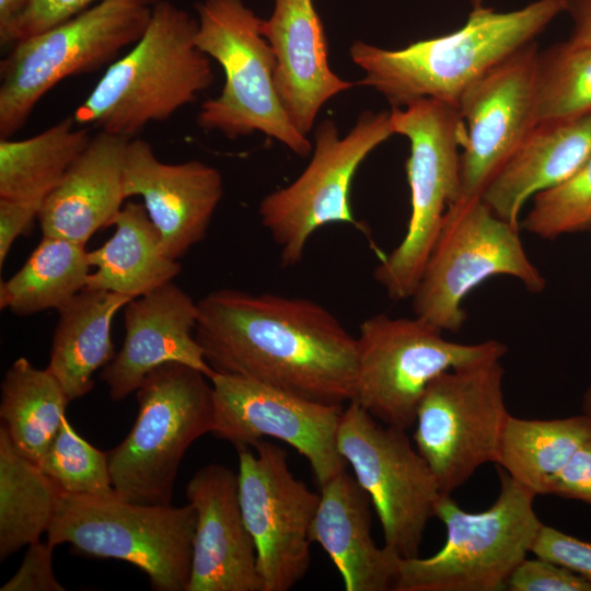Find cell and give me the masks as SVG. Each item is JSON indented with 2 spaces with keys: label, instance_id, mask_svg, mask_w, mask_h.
<instances>
[{
  "label": "cell",
  "instance_id": "6da1fadb",
  "mask_svg": "<svg viewBox=\"0 0 591 591\" xmlns=\"http://www.w3.org/2000/svg\"><path fill=\"white\" fill-rule=\"evenodd\" d=\"M197 305L195 337L215 372L322 404L352 401L357 338L320 303L225 288Z\"/></svg>",
  "mask_w": 591,
  "mask_h": 591
},
{
  "label": "cell",
  "instance_id": "7a4b0ae2",
  "mask_svg": "<svg viewBox=\"0 0 591 591\" xmlns=\"http://www.w3.org/2000/svg\"><path fill=\"white\" fill-rule=\"evenodd\" d=\"M563 12L565 0H537L508 12L479 7L462 27L445 35L399 49L356 40L349 54L364 73L358 84L375 90L392 108L420 99L457 106L468 86L533 43Z\"/></svg>",
  "mask_w": 591,
  "mask_h": 591
},
{
  "label": "cell",
  "instance_id": "3957f363",
  "mask_svg": "<svg viewBox=\"0 0 591 591\" xmlns=\"http://www.w3.org/2000/svg\"><path fill=\"white\" fill-rule=\"evenodd\" d=\"M197 30L185 10L167 0L157 3L139 40L76 109V123L131 139L194 102L215 78L210 58L196 45Z\"/></svg>",
  "mask_w": 591,
  "mask_h": 591
},
{
  "label": "cell",
  "instance_id": "277c9868",
  "mask_svg": "<svg viewBox=\"0 0 591 591\" xmlns=\"http://www.w3.org/2000/svg\"><path fill=\"white\" fill-rule=\"evenodd\" d=\"M500 489L480 512L442 494L434 517L445 528L443 546L427 558H399L394 591H500L531 552L543 523L536 497L499 467Z\"/></svg>",
  "mask_w": 591,
  "mask_h": 591
},
{
  "label": "cell",
  "instance_id": "5b68a950",
  "mask_svg": "<svg viewBox=\"0 0 591 591\" xmlns=\"http://www.w3.org/2000/svg\"><path fill=\"white\" fill-rule=\"evenodd\" d=\"M197 47L223 69L221 93L202 103L197 124L229 139L259 131L298 155L312 146L289 119L275 85V56L262 34V19L243 0H202Z\"/></svg>",
  "mask_w": 591,
  "mask_h": 591
},
{
  "label": "cell",
  "instance_id": "8992f818",
  "mask_svg": "<svg viewBox=\"0 0 591 591\" xmlns=\"http://www.w3.org/2000/svg\"><path fill=\"white\" fill-rule=\"evenodd\" d=\"M201 371L181 362L163 363L137 392L136 421L107 452L116 496L142 505H171L182 459L213 427V392Z\"/></svg>",
  "mask_w": 591,
  "mask_h": 591
},
{
  "label": "cell",
  "instance_id": "52a82bcc",
  "mask_svg": "<svg viewBox=\"0 0 591 591\" xmlns=\"http://www.w3.org/2000/svg\"><path fill=\"white\" fill-rule=\"evenodd\" d=\"M394 135L409 141L406 174L410 217L401 243L374 269V279L392 300L410 298L440 230L448 207L464 196L461 151L466 129L456 105L420 99L393 107Z\"/></svg>",
  "mask_w": 591,
  "mask_h": 591
},
{
  "label": "cell",
  "instance_id": "ba28073f",
  "mask_svg": "<svg viewBox=\"0 0 591 591\" xmlns=\"http://www.w3.org/2000/svg\"><path fill=\"white\" fill-rule=\"evenodd\" d=\"M195 524L189 502L142 505L62 491L46 533L54 547L68 543L82 555L132 564L155 591H186Z\"/></svg>",
  "mask_w": 591,
  "mask_h": 591
},
{
  "label": "cell",
  "instance_id": "9c48e42d",
  "mask_svg": "<svg viewBox=\"0 0 591 591\" xmlns=\"http://www.w3.org/2000/svg\"><path fill=\"white\" fill-rule=\"evenodd\" d=\"M495 276L518 279L540 293L546 281L522 244L519 225L497 216L480 196L451 204L412 294L413 309L442 332L457 333L466 321L467 294Z\"/></svg>",
  "mask_w": 591,
  "mask_h": 591
},
{
  "label": "cell",
  "instance_id": "30bf717a",
  "mask_svg": "<svg viewBox=\"0 0 591 591\" xmlns=\"http://www.w3.org/2000/svg\"><path fill=\"white\" fill-rule=\"evenodd\" d=\"M152 8L103 0L15 44L0 62V138L25 125L38 101L62 79L112 63L144 33Z\"/></svg>",
  "mask_w": 591,
  "mask_h": 591
},
{
  "label": "cell",
  "instance_id": "8fae6325",
  "mask_svg": "<svg viewBox=\"0 0 591 591\" xmlns=\"http://www.w3.org/2000/svg\"><path fill=\"white\" fill-rule=\"evenodd\" d=\"M443 333L416 315L379 313L366 318L357 337L352 401L380 422L406 430L415 424L419 401L433 379L507 352V346L496 339L462 344Z\"/></svg>",
  "mask_w": 591,
  "mask_h": 591
},
{
  "label": "cell",
  "instance_id": "7c38bea8",
  "mask_svg": "<svg viewBox=\"0 0 591 591\" xmlns=\"http://www.w3.org/2000/svg\"><path fill=\"white\" fill-rule=\"evenodd\" d=\"M502 379L501 357H494L445 371L426 387L413 438L442 494H452L480 466L496 464L510 416Z\"/></svg>",
  "mask_w": 591,
  "mask_h": 591
},
{
  "label": "cell",
  "instance_id": "4fadbf2b",
  "mask_svg": "<svg viewBox=\"0 0 591 591\" xmlns=\"http://www.w3.org/2000/svg\"><path fill=\"white\" fill-rule=\"evenodd\" d=\"M393 134L390 112L360 114L340 136L332 119L315 130L311 161L288 186L266 195L258 212L283 266L301 262L311 235L329 223L357 224L350 207L354 176L363 160Z\"/></svg>",
  "mask_w": 591,
  "mask_h": 591
},
{
  "label": "cell",
  "instance_id": "5bb4252c",
  "mask_svg": "<svg viewBox=\"0 0 591 591\" xmlns=\"http://www.w3.org/2000/svg\"><path fill=\"white\" fill-rule=\"evenodd\" d=\"M337 443L376 511L384 547L403 559L418 557L442 491L405 430L382 426L350 401L341 412Z\"/></svg>",
  "mask_w": 591,
  "mask_h": 591
},
{
  "label": "cell",
  "instance_id": "9a60e30c",
  "mask_svg": "<svg viewBox=\"0 0 591 591\" xmlns=\"http://www.w3.org/2000/svg\"><path fill=\"white\" fill-rule=\"evenodd\" d=\"M239 453V500L253 537L262 591H288L308 572L320 495L294 477L287 452L264 439Z\"/></svg>",
  "mask_w": 591,
  "mask_h": 591
},
{
  "label": "cell",
  "instance_id": "2e32d148",
  "mask_svg": "<svg viewBox=\"0 0 591 591\" xmlns=\"http://www.w3.org/2000/svg\"><path fill=\"white\" fill-rule=\"evenodd\" d=\"M211 432L236 450L265 437L286 442L304 456L322 486L346 470L337 436L341 405H327L237 376L215 372Z\"/></svg>",
  "mask_w": 591,
  "mask_h": 591
},
{
  "label": "cell",
  "instance_id": "e0dca14e",
  "mask_svg": "<svg viewBox=\"0 0 591 591\" xmlns=\"http://www.w3.org/2000/svg\"><path fill=\"white\" fill-rule=\"evenodd\" d=\"M535 42L499 62L462 94L466 136L461 151L464 196L483 192L537 124Z\"/></svg>",
  "mask_w": 591,
  "mask_h": 591
},
{
  "label": "cell",
  "instance_id": "ac0fdd59",
  "mask_svg": "<svg viewBox=\"0 0 591 591\" xmlns=\"http://www.w3.org/2000/svg\"><path fill=\"white\" fill-rule=\"evenodd\" d=\"M124 192L126 199H143L166 253L178 260L206 237L223 182L211 165L199 160L162 162L148 141L131 138L125 152Z\"/></svg>",
  "mask_w": 591,
  "mask_h": 591
},
{
  "label": "cell",
  "instance_id": "d6986e66",
  "mask_svg": "<svg viewBox=\"0 0 591 591\" xmlns=\"http://www.w3.org/2000/svg\"><path fill=\"white\" fill-rule=\"evenodd\" d=\"M185 491L196 513L186 591H262L255 544L240 506L237 474L209 464L194 474Z\"/></svg>",
  "mask_w": 591,
  "mask_h": 591
},
{
  "label": "cell",
  "instance_id": "ffe728a7",
  "mask_svg": "<svg viewBox=\"0 0 591 591\" xmlns=\"http://www.w3.org/2000/svg\"><path fill=\"white\" fill-rule=\"evenodd\" d=\"M197 316V302L173 281L130 300L125 305L123 346L100 374L111 398L123 401L166 362L188 364L210 378L215 371L195 337Z\"/></svg>",
  "mask_w": 591,
  "mask_h": 591
},
{
  "label": "cell",
  "instance_id": "44dd1931",
  "mask_svg": "<svg viewBox=\"0 0 591 591\" xmlns=\"http://www.w3.org/2000/svg\"><path fill=\"white\" fill-rule=\"evenodd\" d=\"M262 34L275 56L278 97L294 127L308 136L323 105L355 83L328 63L327 40L313 0H274Z\"/></svg>",
  "mask_w": 591,
  "mask_h": 591
},
{
  "label": "cell",
  "instance_id": "7402d4cb",
  "mask_svg": "<svg viewBox=\"0 0 591 591\" xmlns=\"http://www.w3.org/2000/svg\"><path fill=\"white\" fill-rule=\"evenodd\" d=\"M128 140L106 131L91 137L43 201L37 219L43 235L86 245L100 229L112 225L126 199L124 163Z\"/></svg>",
  "mask_w": 591,
  "mask_h": 591
},
{
  "label": "cell",
  "instance_id": "603a6c76",
  "mask_svg": "<svg viewBox=\"0 0 591 591\" xmlns=\"http://www.w3.org/2000/svg\"><path fill=\"white\" fill-rule=\"evenodd\" d=\"M371 499L346 470L321 486L311 526L338 569L347 591L392 590L399 557L371 537Z\"/></svg>",
  "mask_w": 591,
  "mask_h": 591
},
{
  "label": "cell",
  "instance_id": "cb8c5ba5",
  "mask_svg": "<svg viewBox=\"0 0 591 591\" xmlns=\"http://www.w3.org/2000/svg\"><path fill=\"white\" fill-rule=\"evenodd\" d=\"M591 155V114L540 121L482 194L500 218L520 225L523 206L570 177Z\"/></svg>",
  "mask_w": 591,
  "mask_h": 591
},
{
  "label": "cell",
  "instance_id": "d4e9b609",
  "mask_svg": "<svg viewBox=\"0 0 591 591\" xmlns=\"http://www.w3.org/2000/svg\"><path fill=\"white\" fill-rule=\"evenodd\" d=\"M132 300L115 292L85 287L58 312L47 371L70 402L94 386L93 374L115 357L112 324Z\"/></svg>",
  "mask_w": 591,
  "mask_h": 591
},
{
  "label": "cell",
  "instance_id": "484cf974",
  "mask_svg": "<svg viewBox=\"0 0 591 591\" xmlns=\"http://www.w3.org/2000/svg\"><path fill=\"white\" fill-rule=\"evenodd\" d=\"M112 225V237L89 251L94 269L89 275L88 288L135 299L173 281L181 273L179 262L166 253L143 204L127 201Z\"/></svg>",
  "mask_w": 591,
  "mask_h": 591
},
{
  "label": "cell",
  "instance_id": "4316f807",
  "mask_svg": "<svg viewBox=\"0 0 591 591\" xmlns=\"http://www.w3.org/2000/svg\"><path fill=\"white\" fill-rule=\"evenodd\" d=\"M590 437L591 419L583 414L557 419L510 414L496 464L536 496L549 495L556 475Z\"/></svg>",
  "mask_w": 591,
  "mask_h": 591
},
{
  "label": "cell",
  "instance_id": "83f0119b",
  "mask_svg": "<svg viewBox=\"0 0 591 591\" xmlns=\"http://www.w3.org/2000/svg\"><path fill=\"white\" fill-rule=\"evenodd\" d=\"M88 128L68 116L22 140L0 138V198L45 199L86 148Z\"/></svg>",
  "mask_w": 591,
  "mask_h": 591
},
{
  "label": "cell",
  "instance_id": "f1b7e54d",
  "mask_svg": "<svg viewBox=\"0 0 591 591\" xmlns=\"http://www.w3.org/2000/svg\"><path fill=\"white\" fill-rule=\"evenodd\" d=\"M62 490L14 445L0 427V559L39 541Z\"/></svg>",
  "mask_w": 591,
  "mask_h": 591
},
{
  "label": "cell",
  "instance_id": "f546056e",
  "mask_svg": "<svg viewBox=\"0 0 591 591\" xmlns=\"http://www.w3.org/2000/svg\"><path fill=\"white\" fill-rule=\"evenodd\" d=\"M85 245L43 235L24 265L0 283V308L19 316L60 309L88 285L91 273Z\"/></svg>",
  "mask_w": 591,
  "mask_h": 591
},
{
  "label": "cell",
  "instance_id": "4dcf8cb0",
  "mask_svg": "<svg viewBox=\"0 0 591 591\" xmlns=\"http://www.w3.org/2000/svg\"><path fill=\"white\" fill-rule=\"evenodd\" d=\"M69 403L47 369H38L21 357L1 382V426L18 450L38 463L66 418Z\"/></svg>",
  "mask_w": 591,
  "mask_h": 591
},
{
  "label": "cell",
  "instance_id": "1f68e13d",
  "mask_svg": "<svg viewBox=\"0 0 591 591\" xmlns=\"http://www.w3.org/2000/svg\"><path fill=\"white\" fill-rule=\"evenodd\" d=\"M537 123L591 114V45L557 43L540 51L535 67Z\"/></svg>",
  "mask_w": 591,
  "mask_h": 591
},
{
  "label": "cell",
  "instance_id": "d6a6232c",
  "mask_svg": "<svg viewBox=\"0 0 591 591\" xmlns=\"http://www.w3.org/2000/svg\"><path fill=\"white\" fill-rule=\"evenodd\" d=\"M37 465L66 494L117 497L107 453L79 436L67 418Z\"/></svg>",
  "mask_w": 591,
  "mask_h": 591
},
{
  "label": "cell",
  "instance_id": "836d02e7",
  "mask_svg": "<svg viewBox=\"0 0 591 591\" xmlns=\"http://www.w3.org/2000/svg\"><path fill=\"white\" fill-rule=\"evenodd\" d=\"M523 228L541 239L591 228V155L566 181L532 198Z\"/></svg>",
  "mask_w": 591,
  "mask_h": 591
},
{
  "label": "cell",
  "instance_id": "e575fe53",
  "mask_svg": "<svg viewBox=\"0 0 591 591\" xmlns=\"http://www.w3.org/2000/svg\"><path fill=\"white\" fill-rule=\"evenodd\" d=\"M103 0H33L26 11L0 35L2 46L15 44L85 11ZM153 8L162 0H136Z\"/></svg>",
  "mask_w": 591,
  "mask_h": 591
},
{
  "label": "cell",
  "instance_id": "d590c367",
  "mask_svg": "<svg viewBox=\"0 0 591 591\" xmlns=\"http://www.w3.org/2000/svg\"><path fill=\"white\" fill-rule=\"evenodd\" d=\"M511 591H591V583L573 571L536 557L524 559L510 576Z\"/></svg>",
  "mask_w": 591,
  "mask_h": 591
},
{
  "label": "cell",
  "instance_id": "8d00e7d4",
  "mask_svg": "<svg viewBox=\"0 0 591 591\" xmlns=\"http://www.w3.org/2000/svg\"><path fill=\"white\" fill-rule=\"evenodd\" d=\"M531 553L573 571L591 583V542L543 524Z\"/></svg>",
  "mask_w": 591,
  "mask_h": 591
},
{
  "label": "cell",
  "instance_id": "74e56055",
  "mask_svg": "<svg viewBox=\"0 0 591 591\" xmlns=\"http://www.w3.org/2000/svg\"><path fill=\"white\" fill-rule=\"evenodd\" d=\"M54 546L39 541L28 545L23 561L1 588V591H63L53 571Z\"/></svg>",
  "mask_w": 591,
  "mask_h": 591
},
{
  "label": "cell",
  "instance_id": "f35d334b",
  "mask_svg": "<svg viewBox=\"0 0 591 591\" xmlns=\"http://www.w3.org/2000/svg\"><path fill=\"white\" fill-rule=\"evenodd\" d=\"M549 495L591 505V437L572 453L556 475Z\"/></svg>",
  "mask_w": 591,
  "mask_h": 591
},
{
  "label": "cell",
  "instance_id": "ab89813d",
  "mask_svg": "<svg viewBox=\"0 0 591 591\" xmlns=\"http://www.w3.org/2000/svg\"><path fill=\"white\" fill-rule=\"evenodd\" d=\"M44 199L14 200L0 198V267L3 266L14 241L30 232Z\"/></svg>",
  "mask_w": 591,
  "mask_h": 591
},
{
  "label": "cell",
  "instance_id": "60d3db41",
  "mask_svg": "<svg viewBox=\"0 0 591 591\" xmlns=\"http://www.w3.org/2000/svg\"><path fill=\"white\" fill-rule=\"evenodd\" d=\"M565 12L572 21V30L567 40L591 45V0H565Z\"/></svg>",
  "mask_w": 591,
  "mask_h": 591
},
{
  "label": "cell",
  "instance_id": "b9f144b4",
  "mask_svg": "<svg viewBox=\"0 0 591 591\" xmlns=\"http://www.w3.org/2000/svg\"><path fill=\"white\" fill-rule=\"evenodd\" d=\"M33 0H0V35L26 11Z\"/></svg>",
  "mask_w": 591,
  "mask_h": 591
},
{
  "label": "cell",
  "instance_id": "7bdbcfd3",
  "mask_svg": "<svg viewBox=\"0 0 591 591\" xmlns=\"http://www.w3.org/2000/svg\"><path fill=\"white\" fill-rule=\"evenodd\" d=\"M470 1L473 9L483 7V2H484V0H470Z\"/></svg>",
  "mask_w": 591,
  "mask_h": 591
},
{
  "label": "cell",
  "instance_id": "ee69618b",
  "mask_svg": "<svg viewBox=\"0 0 591 591\" xmlns=\"http://www.w3.org/2000/svg\"><path fill=\"white\" fill-rule=\"evenodd\" d=\"M589 231L591 232V228H590V230H589Z\"/></svg>",
  "mask_w": 591,
  "mask_h": 591
}]
</instances>
